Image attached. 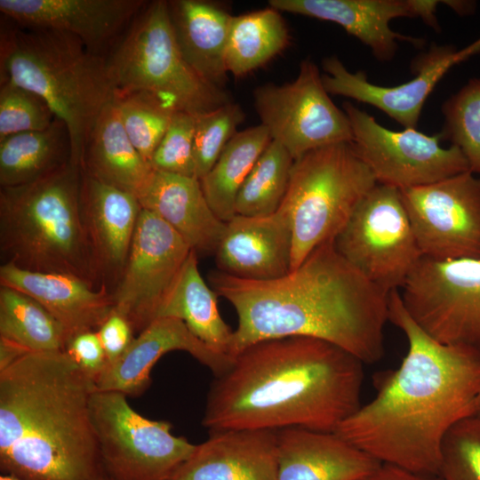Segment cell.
<instances>
[{
    "label": "cell",
    "mask_w": 480,
    "mask_h": 480,
    "mask_svg": "<svg viewBox=\"0 0 480 480\" xmlns=\"http://www.w3.org/2000/svg\"><path fill=\"white\" fill-rule=\"evenodd\" d=\"M443 3L460 15L468 14L475 8V4L468 1H443Z\"/></svg>",
    "instance_id": "44"
},
{
    "label": "cell",
    "mask_w": 480,
    "mask_h": 480,
    "mask_svg": "<svg viewBox=\"0 0 480 480\" xmlns=\"http://www.w3.org/2000/svg\"><path fill=\"white\" fill-rule=\"evenodd\" d=\"M329 95L318 67L305 59L292 82L257 87L253 102L271 139L296 160L309 151L352 141L350 122Z\"/></svg>",
    "instance_id": "12"
},
{
    "label": "cell",
    "mask_w": 480,
    "mask_h": 480,
    "mask_svg": "<svg viewBox=\"0 0 480 480\" xmlns=\"http://www.w3.org/2000/svg\"><path fill=\"white\" fill-rule=\"evenodd\" d=\"M441 109V140L460 148L469 171L480 174V79H470L444 102Z\"/></svg>",
    "instance_id": "35"
},
{
    "label": "cell",
    "mask_w": 480,
    "mask_h": 480,
    "mask_svg": "<svg viewBox=\"0 0 480 480\" xmlns=\"http://www.w3.org/2000/svg\"><path fill=\"white\" fill-rule=\"evenodd\" d=\"M4 82L45 100L66 124L72 162L81 165L94 124L115 94L107 57L92 52L65 32L2 26L0 83Z\"/></svg>",
    "instance_id": "5"
},
{
    "label": "cell",
    "mask_w": 480,
    "mask_h": 480,
    "mask_svg": "<svg viewBox=\"0 0 480 480\" xmlns=\"http://www.w3.org/2000/svg\"><path fill=\"white\" fill-rule=\"evenodd\" d=\"M480 52V39L462 50L434 45L412 62L413 77L396 86L370 82L363 71H349L336 56L324 59L323 83L329 94L363 102L387 114L404 128H416L426 100L454 65Z\"/></svg>",
    "instance_id": "16"
},
{
    "label": "cell",
    "mask_w": 480,
    "mask_h": 480,
    "mask_svg": "<svg viewBox=\"0 0 480 480\" xmlns=\"http://www.w3.org/2000/svg\"><path fill=\"white\" fill-rule=\"evenodd\" d=\"M196 116L177 111L150 160L156 171L196 177L194 133Z\"/></svg>",
    "instance_id": "39"
},
{
    "label": "cell",
    "mask_w": 480,
    "mask_h": 480,
    "mask_svg": "<svg viewBox=\"0 0 480 480\" xmlns=\"http://www.w3.org/2000/svg\"><path fill=\"white\" fill-rule=\"evenodd\" d=\"M244 119L241 106L232 100L196 116L194 157L197 179L212 169Z\"/></svg>",
    "instance_id": "36"
},
{
    "label": "cell",
    "mask_w": 480,
    "mask_h": 480,
    "mask_svg": "<svg viewBox=\"0 0 480 480\" xmlns=\"http://www.w3.org/2000/svg\"><path fill=\"white\" fill-rule=\"evenodd\" d=\"M81 169L89 176L138 196L154 169L130 140L115 94L96 120L85 145Z\"/></svg>",
    "instance_id": "27"
},
{
    "label": "cell",
    "mask_w": 480,
    "mask_h": 480,
    "mask_svg": "<svg viewBox=\"0 0 480 480\" xmlns=\"http://www.w3.org/2000/svg\"><path fill=\"white\" fill-rule=\"evenodd\" d=\"M103 480H111L108 476Z\"/></svg>",
    "instance_id": "47"
},
{
    "label": "cell",
    "mask_w": 480,
    "mask_h": 480,
    "mask_svg": "<svg viewBox=\"0 0 480 480\" xmlns=\"http://www.w3.org/2000/svg\"><path fill=\"white\" fill-rule=\"evenodd\" d=\"M334 241L347 260L388 293L401 289L423 258L401 191L380 184Z\"/></svg>",
    "instance_id": "10"
},
{
    "label": "cell",
    "mask_w": 480,
    "mask_h": 480,
    "mask_svg": "<svg viewBox=\"0 0 480 480\" xmlns=\"http://www.w3.org/2000/svg\"><path fill=\"white\" fill-rule=\"evenodd\" d=\"M217 296L202 277L197 253L192 251L164 297L156 318L173 317L183 321L207 346L228 355L233 330L220 316Z\"/></svg>",
    "instance_id": "28"
},
{
    "label": "cell",
    "mask_w": 480,
    "mask_h": 480,
    "mask_svg": "<svg viewBox=\"0 0 480 480\" xmlns=\"http://www.w3.org/2000/svg\"><path fill=\"white\" fill-rule=\"evenodd\" d=\"M293 163L286 148L272 140L238 192L236 213L254 217L276 212L286 195Z\"/></svg>",
    "instance_id": "33"
},
{
    "label": "cell",
    "mask_w": 480,
    "mask_h": 480,
    "mask_svg": "<svg viewBox=\"0 0 480 480\" xmlns=\"http://www.w3.org/2000/svg\"><path fill=\"white\" fill-rule=\"evenodd\" d=\"M65 352L94 383L108 365L97 331L88 330L70 336Z\"/></svg>",
    "instance_id": "40"
},
{
    "label": "cell",
    "mask_w": 480,
    "mask_h": 480,
    "mask_svg": "<svg viewBox=\"0 0 480 480\" xmlns=\"http://www.w3.org/2000/svg\"><path fill=\"white\" fill-rule=\"evenodd\" d=\"M143 0H0V12L13 23L53 29L79 39L107 57L137 14Z\"/></svg>",
    "instance_id": "18"
},
{
    "label": "cell",
    "mask_w": 480,
    "mask_h": 480,
    "mask_svg": "<svg viewBox=\"0 0 480 480\" xmlns=\"http://www.w3.org/2000/svg\"><path fill=\"white\" fill-rule=\"evenodd\" d=\"M377 182L351 142L325 146L294 160L281 204L292 228V270L335 240Z\"/></svg>",
    "instance_id": "8"
},
{
    "label": "cell",
    "mask_w": 480,
    "mask_h": 480,
    "mask_svg": "<svg viewBox=\"0 0 480 480\" xmlns=\"http://www.w3.org/2000/svg\"><path fill=\"white\" fill-rule=\"evenodd\" d=\"M115 92H144L194 116L231 101L224 88L201 76L183 56L167 1L141 9L107 56Z\"/></svg>",
    "instance_id": "7"
},
{
    "label": "cell",
    "mask_w": 480,
    "mask_h": 480,
    "mask_svg": "<svg viewBox=\"0 0 480 480\" xmlns=\"http://www.w3.org/2000/svg\"><path fill=\"white\" fill-rule=\"evenodd\" d=\"M215 256L217 270L252 281L280 278L292 270V228L281 207L267 216L236 214L226 222Z\"/></svg>",
    "instance_id": "20"
},
{
    "label": "cell",
    "mask_w": 480,
    "mask_h": 480,
    "mask_svg": "<svg viewBox=\"0 0 480 480\" xmlns=\"http://www.w3.org/2000/svg\"><path fill=\"white\" fill-rule=\"evenodd\" d=\"M96 389L65 351L0 370V468L20 480H103L90 401Z\"/></svg>",
    "instance_id": "4"
},
{
    "label": "cell",
    "mask_w": 480,
    "mask_h": 480,
    "mask_svg": "<svg viewBox=\"0 0 480 480\" xmlns=\"http://www.w3.org/2000/svg\"><path fill=\"white\" fill-rule=\"evenodd\" d=\"M474 415L480 417V390L476 399Z\"/></svg>",
    "instance_id": "45"
},
{
    "label": "cell",
    "mask_w": 480,
    "mask_h": 480,
    "mask_svg": "<svg viewBox=\"0 0 480 480\" xmlns=\"http://www.w3.org/2000/svg\"><path fill=\"white\" fill-rule=\"evenodd\" d=\"M90 411L102 466L111 480H171L196 445L172 434V424L133 410L126 396L95 389Z\"/></svg>",
    "instance_id": "9"
},
{
    "label": "cell",
    "mask_w": 480,
    "mask_h": 480,
    "mask_svg": "<svg viewBox=\"0 0 480 480\" xmlns=\"http://www.w3.org/2000/svg\"><path fill=\"white\" fill-rule=\"evenodd\" d=\"M0 338L28 353L65 351L68 333L38 301L18 290L0 287Z\"/></svg>",
    "instance_id": "32"
},
{
    "label": "cell",
    "mask_w": 480,
    "mask_h": 480,
    "mask_svg": "<svg viewBox=\"0 0 480 480\" xmlns=\"http://www.w3.org/2000/svg\"><path fill=\"white\" fill-rule=\"evenodd\" d=\"M115 99L130 140L142 158L150 164L153 153L177 110L158 97L144 92H115Z\"/></svg>",
    "instance_id": "34"
},
{
    "label": "cell",
    "mask_w": 480,
    "mask_h": 480,
    "mask_svg": "<svg viewBox=\"0 0 480 480\" xmlns=\"http://www.w3.org/2000/svg\"><path fill=\"white\" fill-rule=\"evenodd\" d=\"M0 284L22 292L44 306L65 328L68 338L97 331L113 310L112 292L79 276L0 266Z\"/></svg>",
    "instance_id": "23"
},
{
    "label": "cell",
    "mask_w": 480,
    "mask_h": 480,
    "mask_svg": "<svg viewBox=\"0 0 480 480\" xmlns=\"http://www.w3.org/2000/svg\"><path fill=\"white\" fill-rule=\"evenodd\" d=\"M80 207L100 282L113 292L124 269L142 207L137 196L83 171Z\"/></svg>",
    "instance_id": "19"
},
{
    "label": "cell",
    "mask_w": 480,
    "mask_h": 480,
    "mask_svg": "<svg viewBox=\"0 0 480 480\" xmlns=\"http://www.w3.org/2000/svg\"><path fill=\"white\" fill-rule=\"evenodd\" d=\"M278 480H364L380 463L335 432L276 430Z\"/></svg>",
    "instance_id": "24"
},
{
    "label": "cell",
    "mask_w": 480,
    "mask_h": 480,
    "mask_svg": "<svg viewBox=\"0 0 480 480\" xmlns=\"http://www.w3.org/2000/svg\"><path fill=\"white\" fill-rule=\"evenodd\" d=\"M400 191L423 258L480 259V178L467 171Z\"/></svg>",
    "instance_id": "14"
},
{
    "label": "cell",
    "mask_w": 480,
    "mask_h": 480,
    "mask_svg": "<svg viewBox=\"0 0 480 480\" xmlns=\"http://www.w3.org/2000/svg\"><path fill=\"white\" fill-rule=\"evenodd\" d=\"M137 197L197 254H215L226 222L210 207L199 179L154 170Z\"/></svg>",
    "instance_id": "25"
},
{
    "label": "cell",
    "mask_w": 480,
    "mask_h": 480,
    "mask_svg": "<svg viewBox=\"0 0 480 480\" xmlns=\"http://www.w3.org/2000/svg\"><path fill=\"white\" fill-rule=\"evenodd\" d=\"M167 4L179 47L187 61L204 79L223 88L232 16L217 4L202 0H172Z\"/></svg>",
    "instance_id": "26"
},
{
    "label": "cell",
    "mask_w": 480,
    "mask_h": 480,
    "mask_svg": "<svg viewBox=\"0 0 480 480\" xmlns=\"http://www.w3.org/2000/svg\"><path fill=\"white\" fill-rule=\"evenodd\" d=\"M97 332L107 356L108 365L117 360L135 338L130 322L113 310Z\"/></svg>",
    "instance_id": "41"
},
{
    "label": "cell",
    "mask_w": 480,
    "mask_h": 480,
    "mask_svg": "<svg viewBox=\"0 0 480 480\" xmlns=\"http://www.w3.org/2000/svg\"><path fill=\"white\" fill-rule=\"evenodd\" d=\"M364 480H443L438 475L413 472L387 463L380 465Z\"/></svg>",
    "instance_id": "42"
},
{
    "label": "cell",
    "mask_w": 480,
    "mask_h": 480,
    "mask_svg": "<svg viewBox=\"0 0 480 480\" xmlns=\"http://www.w3.org/2000/svg\"><path fill=\"white\" fill-rule=\"evenodd\" d=\"M192 251L160 217L141 209L124 269L112 292L113 311L124 316L134 332L156 318L164 297Z\"/></svg>",
    "instance_id": "15"
},
{
    "label": "cell",
    "mask_w": 480,
    "mask_h": 480,
    "mask_svg": "<svg viewBox=\"0 0 480 480\" xmlns=\"http://www.w3.org/2000/svg\"><path fill=\"white\" fill-rule=\"evenodd\" d=\"M81 165L70 161L27 184L0 188L2 264L101 284L81 213Z\"/></svg>",
    "instance_id": "6"
},
{
    "label": "cell",
    "mask_w": 480,
    "mask_h": 480,
    "mask_svg": "<svg viewBox=\"0 0 480 480\" xmlns=\"http://www.w3.org/2000/svg\"><path fill=\"white\" fill-rule=\"evenodd\" d=\"M343 111L350 122L352 147L377 184L404 190L469 171L460 148L443 147L439 134L389 130L351 102L343 104Z\"/></svg>",
    "instance_id": "13"
},
{
    "label": "cell",
    "mask_w": 480,
    "mask_h": 480,
    "mask_svg": "<svg viewBox=\"0 0 480 480\" xmlns=\"http://www.w3.org/2000/svg\"><path fill=\"white\" fill-rule=\"evenodd\" d=\"M0 480H20V479L17 478L14 476H12V475H4V474H3L0 476Z\"/></svg>",
    "instance_id": "46"
},
{
    "label": "cell",
    "mask_w": 480,
    "mask_h": 480,
    "mask_svg": "<svg viewBox=\"0 0 480 480\" xmlns=\"http://www.w3.org/2000/svg\"><path fill=\"white\" fill-rule=\"evenodd\" d=\"M181 350L208 367L214 376L226 372L234 358L218 352L198 338L185 323L173 317H158L134 338L130 347L108 364L95 381L100 391H116L138 396L150 385V372L165 354Z\"/></svg>",
    "instance_id": "21"
},
{
    "label": "cell",
    "mask_w": 480,
    "mask_h": 480,
    "mask_svg": "<svg viewBox=\"0 0 480 480\" xmlns=\"http://www.w3.org/2000/svg\"><path fill=\"white\" fill-rule=\"evenodd\" d=\"M56 116L36 93L10 82L0 83V140L48 128Z\"/></svg>",
    "instance_id": "38"
},
{
    "label": "cell",
    "mask_w": 480,
    "mask_h": 480,
    "mask_svg": "<svg viewBox=\"0 0 480 480\" xmlns=\"http://www.w3.org/2000/svg\"><path fill=\"white\" fill-rule=\"evenodd\" d=\"M399 292L406 311L431 337L480 351V259L422 258Z\"/></svg>",
    "instance_id": "11"
},
{
    "label": "cell",
    "mask_w": 480,
    "mask_h": 480,
    "mask_svg": "<svg viewBox=\"0 0 480 480\" xmlns=\"http://www.w3.org/2000/svg\"><path fill=\"white\" fill-rule=\"evenodd\" d=\"M364 363L310 337L256 342L214 376L202 424L226 429L335 432L360 406Z\"/></svg>",
    "instance_id": "3"
},
{
    "label": "cell",
    "mask_w": 480,
    "mask_h": 480,
    "mask_svg": "<svg viewBox=\"0 0 480 480\" xmlns=\"http://www.w3.org/2000/svg\"><path fill=\"white\" fill-rule=\"evenodd\" d=\"M271 140L269 132L261 124L237 132L212 169L200 179L210 207L222 221L227 222L236 214L238 192Z\"/></svg>",
    "instance_id": "30"
},
{
    "label": "cell",
    "mask_w": 480,
    "mask_h": 480,
    "mask_svg": "<svg viewBox=\"0 0 480 480\" xmlns=\"http://www.w3.org/2000/svg\"><path fill=\"white\" fill-rule=\"evenodd\" d=\"M288 43L285 22L276 9L269 6L232 16L225 51L227 71L243 76L266 64Z\"/></svg>",
    "instance_id": "31"
},
{
    "label": "cell",
    "mask_w": 480,
    "mask_h": 480,
    "mask_svg": "<svg viewBox=\"0 0 480 480\" xmlns=\"http://www.w3.org/2000/svg\"><path fill=\"white\" fill-rule=\"evenodd\" d=\"M388 321L405 335L407 353L380 377L374 397L335 433L380 463L438 475L445 435L474 415L480 351L431 337L406 311L397 290L389 293Z\"/></svg>",
    "instance_id": "1"
},
{
    "label": "cell",
    "mask_w": 480,
    "mask_h": 480,
    "mask_svg": "<svg viewBox=\"0 0 480 480\" xmlns=\"http://www.w3.org/2000/svg\"><path fill=\"white\" fill-rule=\"evenodd\" d=\"M209 282L237 316L233 358L256 342L292 336L325 340L364 364L384 356L389 293L347 260L334 240L280 278L252 281L215 270Z\"/></svg>",
    "instance_id": "2"
},
{
    "label": "cell",
    "mask_w": 480,
    "mask_h": 480,
    "mask_svg": "<svg viewBox=\"0 0 480 480\" xmlns=\"http://www.w3.org/2000/svg\"><path fill=\"white\" fill-rule=\"evenodd\" d=\"M440 1L432 0H269L277 11L327 20L342 27L366 45L380 61H390L398 42L420 46L423 40L396 33L390 28L396 18H420L438 28L436 17Z\"/></svg>",
    "instance_id": "17"
},
{
    "label": "cell",
    "mask_w": 480,
    "mask_h": 480,
    "mask_svg": "<svg viewBox=\"0 0 480 480\" xmlns=\"http://www.w3.org/2000/svg\"><path fill=\"white\" fill-rule=\"evenodd\" d=\"M71 140L59 118L42 131L27 132L0 140V186L36 180L72 161Z\"/></svg>",
    "instance_id": "29"
},
{
    "label": "cell",
    "mask_w": 480,
    "mask_h": 480,
    "mask_svg": "<svg viewBox=\"0 0 480 480\" xmlns=\"http://www.w3.org/2000/svg\"><path fill=\"white\" fill-rule=\"evenodd\" d=\"M171 480H278L276 430L210 432Z\"/></svg>",
    "instance_id": "22"
},
{
    "label": "cell",
    "mask_w": 480,
    "mask_h": 480,
    "mask_svg": "<svg viewBox=\"0 0 480 480\" xmlns=\"http://www.w3.org/2000/svg\"><path fill=\"white\" fill-rule=\"evenodd\" d=\"M28 353L20 346L0 338V370L6 368Z\"/></svg>",
    "instance_id": "43"
},
{
    "label": "cell",
    "mask_w": 480,
    "mask_h": 480,
    "mask_svg": "<svg viewBox=\"0 0 480 480\" xmlns=\"http://www.w3.org/2000/svg\"><path fill=\"white\" fill-rule=\"evenodd\" d=\"M438 476L443 480H480V417L468 416L447 432Z\"/></svg>",
    "instance_id": "37"
}]
</instances>
